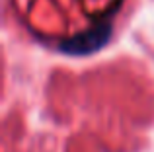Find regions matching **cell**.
I'll return each instance as SVG.
<instances>
[{
	"instance_id": "1",
	"label": "cell",
	"mask_w": 154,
	"mask_h": 152,
	"mask_svg": "<svg viewBox=\"0 0 154 152\" xmlns=\"http://www.w3.org/2000/svg\"><path fill=\"white\" fill-rule=\"evenodd\" d=\"M109 35H111V27L107 23H102V26H96L94 29H88L84 33L74 35L72 39L64 41L60 45V49L68 55H90L94 51L102 49L109 41Z\"/></svg>"
}]
</instances>
